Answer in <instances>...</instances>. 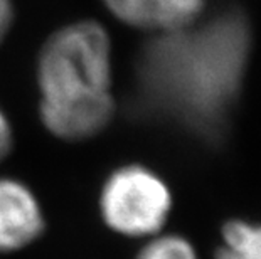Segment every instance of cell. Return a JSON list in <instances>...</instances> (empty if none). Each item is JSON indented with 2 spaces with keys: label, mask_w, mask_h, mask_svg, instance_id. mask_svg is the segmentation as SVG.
I'll use <instances>...</instances> for the list:
<instances>
[{
  "label": "cell",
  "mask_w": 261,
  "mask_h": 259,
  "mask_svg": "<svg viewBox=\"0 0 261 259\" xmlns=\"http://www.w3.org/2000/svg\"><path fill=\"white\" fill-rule=\"evenodd\" d=\"M99 206L110 229L140 238L162 229L169 217L172 197L159 175L140 165H126L105 182Z\"/></svg>",
  "instance_id": "obj_3"
},
{
  "label": "cell",
  "mask_w": 261,
  "mask_h": 259,
  "mask_svg": "<svg viewBox=\"0 0 261 259\" xmlns=\"http://www.w3.org/2000/svg\"><path fill=\"white\" fill-rule=\"evenodd\" d=\"M10 20H12V5H10V0H0V41L7 34Z\"/></svg>",
  "instance_id": "obj_9"
},
{
  "label": "cell",
  "mask_w": 261,
  "mask_h": 259,
  "mask_svg": "<svg viewBox=\"0 0 261 259\" xmlns=\"http://www.w3.org/2000/svg\"><path fill=\"white\" fill-rule=\"evenodd\" d=\"M42 123L63 140H86L113 118L110 37L103 25H66L44 44L37 63Z\"/></svg>",
  "instance_id": "obj_2"
},
{
  "label": "cell",
  "mask_w": 261,
  "mask_h": 259,
  "mask_svg": "<svg viewBox=\"0 0 261 259\" xmlns=\"http://www.w3.org/2000/svg\"><path fill=\"white\" fill-rule=\"evenodd\" d=\"M44 217L24 184L0 179V251H19L44 233Z\"/></svg>",
  "instance_id": "obj_4"
},
{
  "label": "cell",
  "mask_w": 261,
  "mask_h": 259,
  "mask_svg": "<svg viewBox=\"0 0 261 259\" xmlns=\"http://www.w3.org/2000/svg\"><path fill=\"white\" fill-rule=\"evenodd\" d=\"M126 25L159 34L182 31L201 17L205 0H103Z\"/></svg>",
  "instance_id": "obj_5"
},
{
  "label": "cell",
  "mask_w": 261,
  "mask_h": 259,
  "mask_svg": "<svg viewBox=\"0 0 261 259\" xmlns=\"http://www.w3.org/2000/svg\"><path fill=\"white\" fill-rule=\"evenodd\" d=\"M251 32L238 10L159 34L138 61L142 93L155 109L213 140L240 95Z\"/></svg>",
  "instance_id": "obj_1"
},
{
  "label": "cell",
  "mask_w": 261,
  "mask_h": 259,
  "mask_svg": "<svg viewBox=\"0 0 261 259\" xmlns=\"http://www.w3.org/2000/svg\"><path fill=\"white\" fill-rule=\"evenodd\" d=\"M216 259H261V224L229 220L223 227V246Z\"/></svg>",
  "instance_id": "obj_6"
},
{
  "label": "cell",
  "mask_w": 261,
  "mask_h": 259,
  "mask_svg": "<svg viewBox=\"0 0 261 259\" xmlns=\"http://www.w3.org/2000/svg\"><path fill=\"white\" fill-rule=\"evenodd\" d=\"M12 148V131L5 114L0 109V160H2Z\"/></svg>",
  "instance_id": "obj_8"
},
{
  "label": "cell",
  "mask_w": 261,
  "mask_h": 259,
  "mask_svg": "<svg viewBox=\"0 0 261 259\" xmlns=\"http://www.w3.org/2000/svg\"><path fill=\"white\" fill-rule=\"evenodd\" d=\"M137 259H197L189 241L179 236H162L150 241Z\"/></svg>",
  "instance_id": "obj_7"
}]
</instances>
